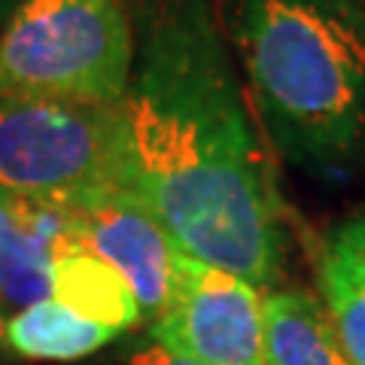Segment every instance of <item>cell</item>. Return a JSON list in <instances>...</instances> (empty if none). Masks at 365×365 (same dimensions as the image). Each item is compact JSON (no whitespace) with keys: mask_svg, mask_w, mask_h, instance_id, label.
I'll return each mask as SVG.
<instances>
[{"mask_svg":"<svg viewBox=\"0 0 365 365\" xmlns=\"http://www.w3.org/2000/svg\"><path fill=\"white\" fill-rule=\"evenodd\" d=\"M122 104L128 192L182 256L268 289L280 198L207 0H162Z\"/></svg>","mask_w":365,"mask_h":365,"instance_id":"6da1fadb","label":"cell"},{"mask_svg":"<svg viewBox=\"0 0 365 365\" xmlns=\"http://www.w3.org/2000/svg\"><path fill=\"white\" fill-rule=\"evenodd\" d=\"M256 116L287 162L341 177L365 155L362 0H228Z\"/></svg>","mask_w":365,"mask_h":365,"instance_id":"7a4b0ae2","label":"cell"},{"mask_svg":"<svg viewBox=\"0 0 365 365\" xmlns=\"http://www.w3.org/2000/svg\"><path fill=\"white\" fill-rule=\"evenodd\" d=\"M131 73L122 0H19L0 28V101L122 107Z\"/></svg>","mask_w":365,"mask_h":365,"instance_id":"3957f363","label":"cell"},{"mask_svg":"<svg viewBox=\"0 0 365 365\" xmlns=\"http://www.w3.org/2000/svg\"><path fill=\"white\" fill-rule=\"evenodd\" d=\"M0 189L61 201L128 192L122 107L0 101Z\"/></svg>","mask_w":365,"mask_h":365,"instance_id":"277c9868","label":"cell"},{"mask_svg":"<svg viewBox=\"0 0 365 365\" xmlns=\"http://www.w3.org/2000/svg\"><path fill=\"white\" fill-rule=\"evenodd\" d=\"M150 335L153 344L198 365H265V295L186 256L174 302L153 319Z\"/></svg>","mask_w":365,"mask_h":365,"instance_id":"5b68a950","label":"cell"},{"mask_svg":"<svg viewBox=\"0 0 365 365\" xmlns=\"http://www.w3.org/2000/svg\"><path fill=\"white\" fill-rule=\"evenodd\" d=\"M76 213L79 244L122 274L143 319L162 317L177 295L186 259L162 222L125 189L79 198Z\"/></svg>","mask_w":365,"mask_h":365,"instance_id":"8992f818","label":"cell"},{"mask_svg":"<svg viewBox=\"0 0 365 365\" xmlns=\"http://www.w3.org/2000/svg\"><path fill=\"white\" fill-rule=\"evenodd\" d=\"M79 244L76 201L28 198L0 189V304L49 299L55 259Z\"/></svg>","mask_w":365,"mask_h":365,"instance_id":"52a82bcc","label":"cell"},{"mask_svg":"<svg viewBox=\"0 0 365 365\" xmlns=\"http://www.w3.org/2000/svg\"><path fill=\"white\" fill-rule=\"evenodd\" d=\"M319 292L350 365H365V220L332 228L319 250Z\"/></svg>","mask_w":365,"mask_h":365,"instance_id":"ba28073f","label":"cell"},{"mask_svg":"<svg viewBox=\"0 0 365 365\" xmlns=\"http://www.w3.org/2000/svg\"><path fill=\"white\" fill-rule=\"evenodd\" d=\"M265 365H350L323 302L311 292H265Z\"/></svg>","mask_w":365,"mask_h":365,"instance_id":"9c48e42d","label":"cell"},{"mask_svg":"<svg viewBox=\"0 0 365 365\" xmlns=\"http://www.w3.org/2000/svg\"><path fill=\"white\" fill-rule=\"evenodd\" d=\"M49 299L113 332L131 329L143 319L140 304L125 277L86 247H76L55 259Z\"/></svg>","mask_w":365,"mask_h":365,"instance_id":"30bf717a","label":"cell"},{"mask_svg":"<svg viewBox=\"0 0 365 365\" xmlns=\"http://www.w3.org/2000/svg\"><path fill=\"white\" fill-rule=\"evenodd\" d=\"M119 332L67 311L55 299L34 302L6 319V347L25 359L73 362L107 347Z\"/></svg>","mask_w":365,"mask_h":365,"instance_id":"8fae6325","label":"cell"},{"mask_svg":"<svg viewBox=\"0 0 365 365\" xmlns=\"http://www.w3.org/2000/svg\"><path fill=\"white\" fill-rule=\"evenodd\" d=\"M128 365H198V362H189L182 356H174V353L162 350L158 344H150V347H140L131 353Z\"/></svg>","mask_w":365,"mask_h":365,"instance_id":"7c38bea8","label":"cell"},{"mask_svg":"<svg viewBox=\"0 0 365 365\" xmlns=\"http://www.w3.org/2000/svg\"><path fill=\"white\" fill-rule=\"evenodd\" d=\"M6 347V317H4V311H0V350Z\"/></svg>","mask_w":365,"mask_h":365,"instance_id":"4fadbf2b","label":"cell"},{"mask_svg":"<svg viewBox=\"0 0 365 365\" xmlns=\"http://www.w3.org/2000/svg\"><path fill=\"white\" fill-rule=\"evenodd\" d=\"M9 6V0H0V16H4V9Z\"/></svg>","mask_w":365,"mask_h":365,"instance_id":"5bb4252c","label":"cell"}]
</instances>
